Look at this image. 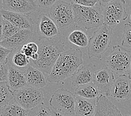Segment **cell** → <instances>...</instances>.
Wrapping results in <instances>:
<instances>
[{
	"label": "cell",
	"mask_w": 131,
	"mask_h": 116,
	"mask_svg": "<svg viewBox=\"0 0 131 116\" xmlns=\"http://www.w3.org/2000/svg\"><path fill=\"white\" fill-rule=\"evenodd\" d=\"M111 96L119 102L131 98V79L128 76L119 75L115 79Z\"/></svg>",
	"instance_id": "8fae6325"
},
{
	"label": "cell",
	"mask_w": 131,
	"mask_h": 116,
	"mask_svg": "<svg viewBox=\"0 0 131 116\" xmlns=\"http://www.w3.org/2000/svg\"><path fill=\"white\" fill-rule=\"evenodd\" d=\"M10 67L7 64L0 65V81H7Z\"/></svg>",
	"instance_id": "f546056e"
},
{
	"label": "cell",
	"mask_w": 131,
	"mask_h": 116,
	"mask_svg": "<svg viewBox=\"0 0 131 116\" xmlns=\"http://www.w3.org/2000/svg\"><path fill=\"white\" fill-rule=\"evenodd\" d=\"M27 46L33 52V54H37L39 51V45L34 42H30L27 44Z\"/></svg>",
	"instance_id": "836d02e7"
},
{
	"label": "cell",
	"mask_w": 131,
	"mask_h": 116,
	"mask_svg": "<svg viewBox=\"0 0 131 116\" xmlns=\"http://www.w3.org/2000/svg\"><path fill=\"white\" fill-rule=\"evenodd\" d=\"M103 17L104 24L112 29L128 18L124 0L99 1Z\"/></svg>",
	"instance_id": "5b68a950"
},
{
	"label": "cell",
	"mask_w": 131,
	"mask_h": 116,
	"mask_svg": "<svg viewBox=\"0 0 131 116\" xmlns=\"http://www.w3.org/2000/svg\"><path fill=\"white\" fill-rule=\"evenodd\" d=\"M83 62L82 52L79 49H68L59 56L46 79L50 83H60L72 77Z\"/></svg>",
	"instance_id": "6da1fadb"
},
{
	"label": "cell",
	"mask_w": 131,
	"mask_h": 116,
	"mask_svg": "<svg viewBox=\"0 0 131 116\" xmlns=\"http://www.w3.org/2000/svg\"><path fill=\"white\" fill-rule=\"evenodd\" d=\"M125 116H131V115H126Z\"/></svg>",
	"instance_id": "74e56055"
},
{
	"label": "cell",
	"mask_w": 131,
	"mask_h": 116,
	"mask_svg": "<svg viewBox=\"0 0 131 116\" xmlns=\"http://www.w3.org/2000/svg\"><path fill=\"white\" fill-rule=\"evenodd\" d=\"M68 40L71 44L81 48L88 46L89 42L87 34L82 30H75L71 33L68 36Z\"/></svg>",
	"instance_id": "603a6c76"
},
{
	"label": "cell",
	"mask_w": 131,
	"mask_h": 116,
	"mask_svg": "<svg viewBox=\"0 0 131 116\" xmlns=\"http://www.w3.org/2000/svg\"><path fill=\"white\" fill-rule=\"evenodd\" d=\"M13 91L15 102L27 111L42 104L45 99L42 91L36 88L27 87Z\"/></svg>",
	"instance_id": "ba28073f"
},
{
	"label": "cell",
	"mask_w": 131,
	"mask_h": 116,
	"mask_svg": "<svg viewBox=\"0 0 131 116\" xmlns=\"http://www.w3.org/2000/svg\"><path fill=\"white\" fill-rule=\"evenodd\" d=\"M113 29L104 24L95 30L89 39L88 54L89 59H101L110 48L113 37Z\"/></svg>",
	"instance_id": "277c9868"
},
{
	"label": "cell",
	"mask_w": 131,
	"mask_h": 116,
	"mask_svg": "<svg viewBox=\"0 0 131 116\" xmlns=\"http://www.w3.org/2000/svg\"><path fill=\"white\" fill-rule=\"evenodd\" d=\"M95 71V66L92 63L82 66L71 77V85L77 88L83 84L93 83Z\"/></svg>",
	"instance_id": "5bb4252c"
},
{
	"label": "cell",
	"mask_w": 131,
	"mask_h": 116,
	"mask_svg": "<svg viewBox=\"0 0 131 116\" xmlns=\"http://www.w3.org/2000/svg\"><path fill=\"white\" fill-rule=\"evenodd\" d=\"M20 30L2 16L1 17V42L10 38Z\"/></svg>",
	"instance_id": "cb8c5ba5"
},
{
	"label": "cell",
	"mask_w": 131,
	"mask_h": 116,
	"mask_svg": "<svg viewBox=\"0 0 131 116\" xmlns=\"http://www.w3.org/2000/svg\"><path fill=\"white\" fill-rule=\"evenodd\" d=\"M74 94L76 96L90 100L96 99L101 94L97 87L93 83L83 84L77 87Z\"/></svg>",
	"instance_id": "44dd1931"
},
{
	"label": "cell",
	"mask_w": 131,
	"mask_h": 116,
	"mask_svg": "<svg viewBox=\"0 0 131 116\" xmlns=\"http://www.w3.org/2000/svg\"><path fill=\"white\" fill-rule=\"evenodd\" d=\"M65 44L61 40L42 39L39 44V58L30 61L31 65L41 70L43 73H51L59 56L65 51Z\"/></svg>",
	"instance_id": "7a4b0ae2"
},
{
	"label": "cell",
	"mask_w": 131,
	"mask_h": 116,
	"mask_svg": "<svg viewBox=\"0 0 131 116\" xmlns=\"http://www.w3.org/2000/svg\"><path fill=\"white\" fill-rule=\"evenodd\" d=\"M33 30L20 29L10 38L5 40L0 43L1 46L5 48L13 50L14 49H21L31 38Z\"/></svg>",
	"instance_id": "9a60e30c"
},
{
	"label": "cell",
	"mask_w": 131,
	"mask_h": 116,
	"mask_svg": "<svg viewBox=\"0 0 131 116\" xmlns=\"http://www.w3.org/2000/svg\"><path fill=\"white\" fill-rule=\"evenodd\" d=\"M56 1V0H38L36 1V2L39 7L42 8H46L51 7Z\"/></svg>",
	"instance_id": "1f68e13d"
},
{
	"label": "cell",
	"mask_w": 131,
	"mask_h": 116,
	"mask_svg": "<svg viewBox=\"0 0 131 116\" xmlns=\"http://www.w3.org/2000/svg\"><path fill=\"white\" fill-rule=\"evenodd\" d=\"M0 12L1 16L19 29L33 30V21L28 15L6 11L3 8Z\"/></svg>",
	"instance_id": "e0dca14e"
},
{
	"label": "cell",
	"mask_w": 131,
	"mask_h": 116,
	"mask_svg": "<svg viewBox=\"0 0 131 116\" xmlns=\"http://www.w3.org/2000/svg\"><path fill=\"white\" fill-rule=\"evenodd\" d=\"M74 4L78 5L84 7H94L96 5V4L99 2V1L97 0H74L72 1Z\"/></svg>",
	"instance_id": "4dcf8cb0"
},
{
	"label": "cell",
	"mask_w": 131,
	"mask_h": 116,
	"mask_svg": "<svg viewBox=\"0 0 131 116\" xmlns=\"http://www.w3.org/2000/svg\"><path fill=\"white\" fill-rule=\"evenodd\" d=\"M14 99V91L12 90L7 81L0 82V107L2 108Z\"/></svg>",
	"instance_id": "d4e9b609"
},
{
	"label": "cell",
	"mask_w": 131,
	"mask_h": 116,
	"mask_svg": "<svg viewBox=\"0 0 131 116\" xmlns=\"http://www.w3.org/2000/svg\"><path fill=\"white\" fill-rule=\"evenodd\" d=\"M12 62L16 68L28 67L30 64L29 59L23 54L19 49L12 57Z\"/></svg>",
	"instance_id": "484cf974"
},
{
	"label": "cell",
	"mask_w": 131,
	"mask_h": 116,
	"mask_svg": "<svg viewBox=\"0 0 131 116\" xmlns=\"http://www.w3.org/2000/svg\"><path fill=\"white\" fill-rule=\"evenodd\" d=\"M114 80L113 72L108 67H104L95 71L93 83L97 87L101 94L108 97L111 96Z\"/></svg>",
	"instance_id": "30bf717a"
},
{
	"label": "cell",
	"mask_w": 131,
	"mask_h": 116,
	"mask_svg": "<svg viewBox=\"0 0 131 116\" xmlns=\"http://www.w3.org/2000/svg\"><path fill=\"white\" fill-rule=\"evenodd\" d=\"M29 111L15 102L10 103L2 108L1 116H28Z\"/></svg>",
	"instance_id": "7402d4cb"
},
{
	"label": "cell",
	"mask_w": 131,
	"mask_h": 116,
	"mask_svg": "<svg viewBox=\"0 0 131 116\" xmlns=\"http://www.w3.org/2000/svg\"><path fill=\"white\" fill-rule=\"evenodd\" d=\"M74 14L75 25L83 30H88L100 27L104 24L101 6L94 7H84L71 1Z\"/></svg>",
	"instance_id": "3957f363"
},
{
	"label": "cell",
	"mask_w": 131,
	"mask_h": 116,
	"mask_svg": "<svg viewBox=\"0 0 131 116\" xmlns=\"http://www.w3.org/2000/svg\"><path fill=\"white\" fill-rule=\"evenodd\" d=\"M7 83L13 90H17L29 87L24 71L15 67H10Z\"/></svg>",
	"instance_id": "ffe728a7"
},
{
	"label": "cell",
	"mask_w": 131,
	"mask_h": 116,
	"mask_svg": "<svg viewBox=\"0 0 131 116\" xmlns=\"http://www.w3.org/2000/svg\"><path fill=\"white\" fill-rule=\"evenodd\" d=\"M95 101L76 96L75 107V116H93L95 113Z\"/></svg>",
	"instance_id": "d6986e66"
},
{
	"label": "cell",
	"mask_w": 131,
	"mask_h": 116,
	"mask_svg": "<svg viewBox=\"0 0 131 116\" xmlns=\"http://www.w3.org/2000/svg\"><path fill=\"white\" fill-rule=\"evenodd\" d=\"M51 116H73L67 113L63 112L60 111L55 110V109H52L51 110Z\"/></svg>",
	"instance_id": "e575fe53"
},
{
	"label": "cell",
	"mask_w": 131,
	"mask_h": 116,
	"mask_svg": "<svg viewBox=\"0 0 131 116\" xmlns=\"http://www.w3.org/2000/svg\"><path fill=\"white\" fill-rule=\"evenodd\" d=\"M130 22H131V14H130Z\"/></svg>",
	"instance_id": "8d00e7d4"
},
{
	"label": "cell",
	"mask_w": 131,
	"mask_h": 116,
	"mask_svg": "<svg viewBox=\"0 0 131 116\" xmlns=\"http://www.w3.org/2000/svg\"><path fill=\"white\" fill-rule=\"evenodd\" d=\"M28 116H51V110L43 103L29 110Z\"/></svg>",
	"instance_id": "4316f807"
},
{
	"label": "cell",
	"mask_w": 131,
	"mask_h": 116,
	"mask_svg": "<svg viewBox=\"0 0 131 116\" xmlns=\"http://www.w3.org/2000/svg\"><path fill=\"white\" fill-rule=\"evenodd\" d=\"M122 46L131 49V23L125 24L124 25Z\"/></svg>",
	"instance_id": "83f0119b"
},
{
	"label": "cell",
	"mask_w": 131,
	"mask_h": 116,
	"mask_svg": "<svg viewBox=\"0 0 131 116\" xmlns=\"http://www.w3.org/2000/svg\"><path fill=\"white\" fill-rule=\"evenodd\" d=\"M28 86L42 88L47 84V79L42 72L30 65L24 71Z\"/></svg>",
	"instance_id": "ac0fdd59"
},
{
	"label": "cell",
	"mask_w": 131,
	"mask_h": 116,
	"mask_svg": "<svg viewBox=\"0 0 131 116\" xmlns=\"http://www.w3.org/2000/svg\"><path fill=\"white\" fill-rule=\"evenodd\" d=\"M37 31L39 40L52 39L60 35V30L54 21L45 14L39 16L37 21Z\"/></svg>",
	"instance_id": "7c38bea8"
},
{
	"label": "cell",
	"mask_w": 131,
	"mask_h": 116,
	"mask_svg": "<svg viewBox=\"0 0 131 116\" xmlns=\"http://www.w3.org/2000/svg\"><path fill=\"white\" fill-rule=\"evenodd\" d=\"M95 104L93 116H123L117 107L103 94H101L96 99Z\"/></svg>",
	"instance_id": "2e32d148"
},
{
	"label": "cell",
	"mask_w": 131,
	"mask_h": 116,
	"mask_svg": "<svg viewBox=\"0 0 131 116\" xmlns=\"http://www.w3.org/2000/svg\"><path fill=\"white\" fill-rule=\"evenodd\" d=\"M105 64L113 73L129 76L131 52L122 46H114L113 50L106 58Z\"/></svg>",
	"instance_id": "8992f818"
},
{
	"label": "cell",
	"mask_w": 131,
	"mask_h": 116,
	"mask_svg": "<svg viewBox=\"0 0 131 116\" xmlns=\"http://www.w3.org/2000/svg\"><path fill=\"white\" fill-rule=\"evenodd\" d=\"M37 6L36 1L2 0V8L4 10L26 15L35 11Z\"/></svg>",
	"instance_id": "4fadbf2b"
},
{
	"label": "cell",
	"mask_w": 131,
	"mask_h": 116,
	"mask_svg": "<svg viewBox=\"0 0 131 116\" xmlns=\"http://www.w3.org/2000/svg\"><path fill=\"white\" fill-rule=\"evenodd\" d=\"M12 50L5 48L2 46H0V64H7L8 62V56Z\"/></svg>",
	"instance_id": "f1b7e54d"
},
{
	"label": "cell",
	"mask_w": 131,
	"mask_h": 116,
	"mask_svg": "<svg viewBox=\"0 0 131 116\" xmlns=\"http://www.w3.org/2000/svg\"><path fill=\"white\" fill-rule=\"evenodd\" d=\"M129 78L131 79V65H130V71H129Z\"/></svg>",
	"instance_id": "d590c367"
},
{
	"label": "cell",
	"mask_w": 131,
	"mask_h": 116,
	"mask_svg": "<svg viewBox=\"0 0 131 116\" xmlns=\"http://www.w3.org/2000/svg\"><path fill=\"white\" fill-rule=\"evenodd\" d=\"M20 51L29 59L31 58L32 56L33 55L32 51L27 46V44L25 45L22 47V48L20 49Z\"/></svg>",
	"instance_id": "d6a6232c"
},
{
	"label": "cell",
	"mask_w": 131,
	"mask_h": 116,
	"mask_svg": "<svg viewBox=\"0 0 131 116\" xmlns=\"http://www.w3.org/2000/svg\"><path fill=\"white\" fill-rule=\"evenodd\" d=\"M76 95L64 88L57 90L49 101L52 109L60 111L71 115H75Z\"/></svg>",
	"instance_id": "9c48e42d"
},
{
	"label": "cell",
	"mask_w": 131,
	"mask_h": 116,
	"mask_svg": "<svg viewBox=\"0 0 131 116\" xmlns=\"http://www.w3.org/2000/svg\"><path fill=\"white\" fill-rule=\"evenodd\" d=\"M50 16L60 30H67L75 25L72 4L65 1H57L50 10Z\"/></svg>",
	"instance_id": "52a82bcc"
}]
</instances>
